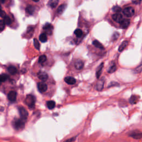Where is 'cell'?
Wrapping results in <instances>:
<instances>
[{
	"label": "cell",
	"instance_id": "f1b7e54d",
	"mask_svg": "<svg viewBox=\"0 0 142 142\" xmlns=\"http://www.w3.org/2000/svg\"><path fill=\"white\" fill-rule=\"evenodd\" d=\"M33 43H34V47L36 48L37 50H39L40 48V44L36 38H34L33 40Z\"/></svg>",
	"mask_w": 142,
	"mask_h": 142
},
{
	"label": "cell",
	"instance_id": "2e32d148",
	"mask_svg": "<svg viewBox=\"0 0 142 142\" xmlns=\"http://www.w3.org/2000/svg\"><path fill=\"white\" fill-rule=\"evenodd\" d=\"M139 97L136 95H133L131 97V98L129 99V103L131 104H135L137 103L139 100Z\"/></svg>",
	"mask_w": 142,
	"mask_h": 142
},
{
	"label": "cell",
	"instance_id": "60d3db41",
	"mask_svg": "<svg viewBox=\"0 0 142 142\" xmlns=\"http://www.w3.org/2000/svg\"><path fill=\"white\" fill-rule=\"evenodd\" d=\"M1 83H2V82H1V80H0V85H1Z\"/></svg>",
	"mask_w": 142,
	"mask_h": 142
},
{
	"label": "cell",
	"instance_id": "8fae6325",
	"mask_svg": "<svg viewBox=\"0 0 142 142\" xmlns=\"http://www.w3.org/2000/svg\"><path fill=\"white\" fill-rule=\"evenodd\" d=\"M104 80L103 79H101L99 80L98 83H97L96 85V89L98 91H101L103 89V87H104Z\"/></svg>",
	"mask_w": 142,
	"mask_h": 142
},
{
	"label": "cell",
	"instance_id": "ac0fdd59",
	"mask_svg": "<svg viewBox=\"0 0 142 142\" xmlns=\"http://www.w3.org/2000/svg\"><path fill=\"white\" fill-rule=\"evenodd\" d=\"M128 41H125L123 42L118 48L119 52H122L125 48H126V47L128 46Z\"/></svg>",
	"mask_w": 142,
	"mask_h": 142
},
{
	"label": "cell",
	"instance_id": "484cf974",
	"mask_svg": "<svg viewBox=\"0 0 142 142\" xmlns=\"http://www.w3.org/2000/svg\"><path fill=\"white\" fill-rule=\"evenodd\" d=\"M116 70H117V66H116L115 64H113L109 68L108 72L109 73H112L114 72Z\"/></svg>",
	"mask_w": 142,
	"mask_h": 142
},
{
	"label": "cell",
	"instance_id": "4316f807",
	"mask_svg": "<svg viewBox=\"0 0 142 142\" xmlns=\"http://www.w3.org/2000/svg\"><path fill=\"white\" fill-rule=\"evenodd\" d=\"M75 34L76 36L77 37L80 38L82 37V34H83V32L81 30H80V29H76L75 31Z\"/></svg>",
	"mask_w": 142,
	"mask_h": 142
},
{
	"label": "cell",
	"instance_id": "9a60e30c",
	"mask_svg": "<svg viewBox=\"0 0 142 142\" xmlns=\"http://www.w3.org/2000/svg\"><path fill=\"white\" fill-rule=\"evenodd\" d=\"M83 66H84V63L82 61L80 60L77 61L75 64V68L77 69H78V70L82 69L83 68Z\"/></svg>",
	"mask_w": 142,
	"mask_h": 142
},
{
	"label": "cell",
	"instance_id": "7a4b0ae2",
	"mask_svg": "<svg viewBox=\"0 0 142 142\" xmlns=\"http://www.w3.org/2000/svg\"><path fill=\"white\" fill-rule=\"evenodd\" d=\"M25 103L30 108H33L36 103L35 97L31 94L27 95L25 99Z\"/></svg>",
	"mask_w": 142,
	"mask_h": 142
},
{
	"label": "cell",
	"instance_id": "603a6c76",
	"mask_svg": "<svg viewBox=\"0 0 142 142\" xmlns=\"http://www.w3.org/2000/svg\"><path fill=\"white\" fill-rule=\"evenodd\" d=\"M43 29L44 30H45V31H48L52 30L53 29V27L52 26V25H51L50 23H46V24H45L43 26Z\"/></svg>",
	"mask_w": 142,
	"mask_h": 142
},
{
	"label": "cell",
	"instance_id": "5b68a950",
	"mask_svg": "<svg viewBox=\"0 0 142 142\" xmlns=\"http://www.w3.org/2000/svg\"><path fill=\"white\" fill-rule=\"evenodd\" d=\"M123 14L125 16H127V17H132V16H133L134 15V9L133 7H128L125 8L123 9Z\"/></svg>",
	"mask_w": 142,
	"mask_h": 142
},
{
	"label": "cell",
	"instance_id": "d590c367",
	"mask_svg": "<svg viewBox=\"0 0 142 142\" xmlns=\"http://www.w3.org/2000/svg\"><path fill=\"white\" fill-rule=\"evenodd\" d=\"M118 85H119V84L117 83V82H111L110 84H109V85L108 87H112V86H118Z\"/></svg>",
	"mask_w": 142,
	"mask_h": 142
},
{
	"label": "cell",
	"instance_id": "8d00e7d4",
	"mask_svg": "<svg viewBox=\"0 0 142 142\" xmlns=\"http://www.w3.org/2000/svg\"><path fill=\"white\" fill-rule=\"evenodd\" d=\"M132 1L133 4H135V5H138V4H140L141 0H132Z\"/></svg>",
	"mask_w": 142,
	"mask_h": 142
},
{
	"label": "cell",
	"instance_id": "ab89813d",
	"mask_svg": "<svg viewBox=\"0 0 142 142\" xmlns=\"http://www.w3.org/2000/svg\"><path fill=\"white\" fill-rule=\"evenodd\" d=\"M33 1L34 2H38V1H40V0H33Z\"/></svg>",
	"mask_w": 142,
	"mask_h": 142
},
{
	"label": "cell",
	"instance_id": "f546056e",
	"mask_svg": "<svg viewBox=\"0 0 142 142\" xmlns=\"http://www.w3.org/2000/svg\"><path fill=\"white\" fill-rule=\"evenodd\" d=\"M8 78V76L7 75H6V74H3L2 75H0V80H1V82H5Z\"/></svg>",
	"mask_w": 142,
	"mask_h": 142
},
{
	"label": "cell",
	"instance_id": "277c9868",
	"mask_svg": "<svg viewBox=\"0 0 142 142\" xmlns=\"http://www.w3.org/2000/svg\"><path fill=\"white\" fill-rule=\"evenodd\" d=\"M18 111L20 115L21 118L24 121H26L28 115V112L27 111L26 109L25 108L22 107H20L18 108Z\"/></svg>",
	"mask_w": 142,
	"mask_h": 142
},
{
	"label": "cell",
	"instance_id": "7c38bea8",
	"mask_svg": "<svg viewBox=\"0 0 142 142\" xmlns=\"http://www.w3.org/2000/svg\"><path fill=\"white\" fill-rule=\"evenodd\" d=\"M58 2L59 0H50L48 3V5L50 7L54 8L57 7L58 4Z\"/></svg>",
	"mask_w": 142,
	"mask_h": 142
},
{
	"label": "cell",
	"instance_id": "836d02e7",
	"mask_svg": "<svg viewBox=\"0 0 142 142\" xmlns=\"http://www.w3.org/2000/svg\"><path fill=\"white\" fill-rule=\"evenodd\" d=\"M7 15H6V13L4 11H3L2 9H0V17L4 18L5 16H6Z\"/></svg>",
	"mask_w": 142,
	"mask_h": 142
},
{
	"label": "cell",
	"instance_id": "ba28073f",
	"mask_svg": "<svg viewBox=\"0 0 142 142\" xmlns=\"http://www.w3.org/2000/svg\"><path fill=\"white\" fill-rule=\"evenodd\" d=\"M38 77L40 79H41L42 82L46 81L48 78V76L47 73L44 72H38L37 74Z\"/></svg>",
	"mask_w": 142,
	"mask_h": 142
},
{
	"label": "cell",
	"instance_id": "6da1fadb",
	"mask_svg": "<svg viewBox=\"0 0 142 142\" xmlns=\"http://www.w3.org/2000/svg\"><path fill=\"white\" fill-rule=\"evenodd\" d=\"M25 121L21 118L16 119L12 123L13 126L16 130L22 129L25 126Z\"/></svg>",
	"mask_w": 142,
	"mask_h": 142
},
{
	"label": "cell",
	"instance_id": "52a82bcc",
	"mask_svg": "<svg viewBox=\"0 0 142 142\" xmlns=\"http://www.w3.org/2000/svg\"><path fill=\"white\" fill-rule=\"evenodd\" d=\"M8 100L11 102H15L17 99V93L15 91L9 92L7 95Z\"/></svg>",
	"mask_w": 142,
	"mask_h": 142
},
{
	"label": "cell",
	"instance_id": "8992f818",
	"mask_svg": "<svg viewBox=\"0 0 142 142\" xmlns=\"http://www.w3.org/2000/svg\"><path fill=\"white\" fill-rule=\"evenodd\" d=\"M37 88L41 93H44L47 90V86L43 82H40L37 84Z\"/></svg>",
	"mask_w": 142,
	"mask_h": 142
},
{
	"label": "cell",
	"instance_id": "30bf717a",
	"mask_svg": "<svg viewBox=\"0 0 142 142\" xmlns=\"http://www.w3.org/2000/svg\"><path fill=\"white\" fill-rule=\"evenodd\" d=\"M112 18L114 21L118 22V23H121L123 21V16L119 14H115L112 16Z\"/></svg>",
	"mask_w": 142,
	"mask_h": 142
},
{
	"label": "cell",
	"instance_id": "f35d334b",
	"mask_svg": "<svg viewBox=\"0 0 142 142\" xmlns=\"http://www.w3.org/2000/svg\"><path fill=\"white\" fill-rule=\"evenodd\" d=\"M5 2V0H0V2L2 3V4H4Z\"/></svg>",
	"mask_w": 142,
	"mask_h": 142
},
{
	"label": "cell",
	"instance_id": "d6986e66",
	"mask_svg": "<svg viewBox=\"0 0 142 142\" xmlns=\"http://www.w3.org/2000/svg\"><path fill=\"white\" fill-rule=\"evenodd\" d=\"M66 7H67V6L65 4H62V5H60L58 7V9H57V13H58V14L59 15L62 14L63 12L64 11V10H65Z\"/></svg>",
	"mask_w": 142,
	"mask_h": 142
},
{
	"label": "cell",
	"instance_id": "83f0119b",
	"mask_svg": "<svg viewBox=\"0 0 142 142\" xmlns=\"http://www.w3.org/2000/svg\"><path fill=\"white\" fill-rule=\"evenodd\" d=\"M47 60V57L45 55H42L39 57L38 59V62L40 63H43L45 62Z\"/></svg>",
	"mask_w": 142,
	"mask_h": 142
},
{
	"label": "cell",
	"instance_id": "cb8c5ba5",
	"mask_svg": "<svg viewBox=\"0 0 142 142\" xmlns=\"http://www.w3.org/2000/svg\"><path fill=\"white\" fill-rule=\"evenodd\" d=\"M93 44L94 45V46L98 48H99V49H103V48H104L103 45L97 40H95V41H93Z\"/></svg>",
	"mask_w": 142,
	"mask_h": 142
},
{
	"label": "cell",
	"instance_id": "1f68e13d",
	"mask_svg": "<svg viewBox=\"0 0 142 142\" xmlns=\"http://www.w3.org/2000/svg\"><path fill=\"white\" fill-rule=\"evenodd\" d=\"M5 23L3 20H0V31H2L4 30L5 27Z\"/></svg>",
	"mask_w": 142,
	"mask_h": 142
},
{
	"label": "cell",
	"instance_id": "4fadbf2b",
	"mask_svg": "<svg viewBox=\"0 0 142 142\" xmlns=\"http://www.w3.org/2000/svg\"><path fill=\"white\" fill-rule=\"evenodd\" d=\"M130 24V20H127V19H125V20H123V21L120 23L121 26L122 28H127L129 25Z\"/></svg>",
	"mask_w": 142,
	"mask_h": 142
},
{
	"label": "cell",
	"instance_id": "7402d4cb",
	"mask_svg": "<svg viewBox=\"0 0 142 142\" xmlns=\"http://www.w3.org/2000/svg\"><path fill=\"white\" fill-rule=\"evenodd\" d=\"M40 40L41 42H46L47 41V35L46 33H42L40 36Z\"/></svg>",
	"mask_w": 142,
	"mask_h": 142
},
{
	"label": "cell",
	"instance_id": "5bb4252c",
	"mask_svg": "<svg viewBox=\"0 0 142 142\" xmlns=\"http://www.w3.org/2000/svg\"><path fill=\"white\" fill-rule=\"evenodd\" d=\"M26 12L28 15H33L34 12L35 8H34V7H33V6L28 5V6H27L26 8Z\"/></svg>",
	"mask_w": 142,
	"mask_h": 142
},
{
	"label": "cell",
	"instance_id": "e575fe53",
	"mask_svg": "<svg viewBox=\"0 0 142 142\" xmlns=\"http://www.w3.org/2000/svg\"><path fill=\"white\" fill-rule=\"evenodd\" d=\"M119 36V33H118V32H116V33H114V34H113V38L114 40H117Z\"/></svg>",
	"mask_w": 142,
	"mask_h": 142
},
{
	"label": "cell",
	"instance_id": "3957f363",
	"mask_svg": "<svg viewBox=\"0 0 142 142\" xmlns=\"http://www.w3.org/2000/svg\"><path fill=\"white\" fill-rule=\"evenodd\" d=\"M128 135L130 137L135 139H140L142 138V132L139 130H134L128 132Z\"/></svg>",
	"mask_w": 142,
	"mask_h": 142
},
{
	"label": "cell",
	"instance_id": "44dd1931",
	"mask_svg": "<svg viewBox=\"0 0 142 142\" xmlns=\"http://www.w3.org/2000/svg\"><path fill=\"white\" fill-rule=\"evenodd\" d=\"M47 108L49 109H53L56 106V103L53 101H49L46 103Z\"/></svg>",
	"mask_w": 142,
	"mask_h": 142
},
{
	"label": "cell",
	"instance_id": "74e56055",
	"mask_svg": "<svg viewBox=\"0 0 142 142\" xmlns=\"http://www.w3.org/2000/svg\"><path fill=\"white\" fill-rule=\"evenodd\" d=\"M75 139H76V137H72V138L69 139H68V140H66L65 141H64V142H73L75 140Z\"/></svg>",
	"mask_w": 142,
	"mask_h": 142
},
{
	"label": "cell",
	"instance_id": "ffe728a7",
	"mask_svg": "<svg viewBox=\"0 0 142 142\" xmlns=\"http://www.w3.org/2000/svg\"><path fill=\"white\" fill-rule=\"evenodd\" d=\"M8 71L9 73L11 74V75H14L17 73V69L15 67L11 66L8 68Z\"/></svg>",
	"mask_w": 142,
	"mask_h": 142
},
{
	"label": "cell",
	"instance_id": "9c48e42d",
	"mask_svg": "<svg viewBox=\"0 0 142 142\" xmlns=\"http://www.w3.org/2000/svg\"><path fill=\"white\" fill-rule=\"evenodd\" d=\"M64 81H65L68 85H75L76 82V80L75 78H73L72 77H66L64 78Z\"/></svg>",
	"mask_w": 142,
	"mask_h": 142
},
{
	"label": "cell",
	"instance_id": "4dcf8cb0",
	"mask_svg": "<svg viewBox=\"0 0 142 142\" xmlns=\"http://www.w3.org/2000/svg\"><path fill=\"white\" fill-rule=\"evenodd\" d=\"M112 10L115 12L119 13V12H121V8L119 7V6H114L113 8H112Z\"/></svg>",
	"mask_w": 142,
	"mask_h": 142
},
{
	"label": "cell",
	"instance_id": "d4e9b609",
	"mask_svg": "<svg viewBox=\"0 0 142 142\" xmlns=\"http://www.w3.org/2000/svg\"><path fill=\"white\" fill-rule=\"evenodd\" d=\"M4 21L5 22V25L9 26L12 23V21H11V18L9 17L8 16H6L4 18Z\"/></svg>",
	"mask_w": 142,
	"mask_h": 142
},
{
	"label": "cell",
	"instance_id": "e0dca14e",
	"mask_svg": "<svg viewBox=\"0 0 142 142\" xmlns=\"http://www.w3.org/2000/svg\"><path fill=\"white\" fill-rule=\"evenodd\" d=\"M103 66H104V63H102L101 64H100V66L98 67V68H97V72H96V77L97 78H99V77L101 76V75L102 70V69H103Z\"/></svg>",
	"mask_w": 142,
	"mask_h": 142
},
{
	"label": "cell",
	"instance_id": "d6a6232c",
	"mask_svg": "<svg viewBox=\"0 0 142 142\" xmlns=\"http://www.w3.org/2000/svg\"><path fill=\"white\" fill-rule=\"evenodd\" d=\"M135 70L137 73H140L142 71V62L139 66L136 68V69H135Z\"/></svg>",
	"mask_w": 142,
	"mask_h": 142
}]
</instances>
